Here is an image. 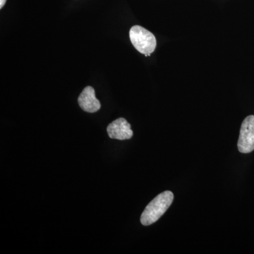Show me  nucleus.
<instances>
[{
    "label": "nucleus",
    "mask_w": 254,
    "mask_h": 254,
    "mask_svg": "<svg viewBox=\"0 0 254 254\" xmlns=\"http://www.w3.org/2000/svg\"><path fill=\"white\" fill-rule=\"evenodd\" d=\"M237 146L242 153L254 150V115L247 117L242 123Z\"/></svg>",
    "instance_id": "obj_3"
},
{
    "label": "nucleus",
    "mask_w": 254,
    "mask_h": 254,
    "mask_svg": "<svg viewBox=\"0 0 254 254\" xmlns=\"http://www.w3.org/2000/svg\"><path fill=\"white\" fill-rule=\"evenodd\" d=\"M129 38L132 45L145 57L150 56L157 46L154 35L140 26H133L130 29Z\"/></svg>",
    "instance_id": "obj_2"
},
{
    "label": "nucleus",
    "mask_w": 254,
    "mask_h": 254,
    "mask_svg": "<svg viewBox=\"0 0 254 254\" xmlns=\"http://www.w3.org/2000/svg\"><path fill=\"white\" fill-rule=\"evenodd\" d=\"M110 138L118 140H128L133 136L131 125L125 118H119L110 123L107 128Z\"/></svg>",
    "instance_id": "obj_4"
},
{
    "label": "nucleus",
    "mask_w": 254,
    "mask_h": 254,
    "mask_svg": "<svg viewBox=\"0 0 254 254\" xmlns=\"http://www.w3.org/2000/svg\"><path fill=\"white\" fill-rule=\"evenodd\" d=\"M174 194L170 190H165L157 195L150 202L141 214V222L144 226H148L158 221L173 203Z\"/></svg>",
    "instance_id": "obj_1"
},
{
    "label": "nucleus",
    "mask_w": 254,
    "mask_h": 254,
    "mask_svg": "<svg viewBox=\"0 0 254 254\" xmlns=\"http://www.w3.org/2000/svg\"><path fill=\"white\" fill-rule=\"evenodd\" d=\"M6 0H0V9H2L3 6H4Z\"/></svg>",
    "instance_id": "obj_6"
},
{
    "label": "nucleus",
    "mask_w": 254,
    "mask_h": 254,
    "mask_svg": "<svg viewBox=\"0 0 254 254\" xmlns=\"http://www.w3.org/2000/svg\"><path fill=\"white\" fill-rule=\"evenodd\" d=\"M78 103L80 108L87 113H96L101 108L99 100L95 97L94 88L91 86H87L83 89L78 97Z\"/></svg>",
    "instance_id": "obj_5"
}]
</instances>
